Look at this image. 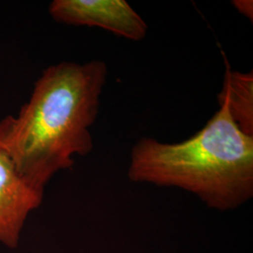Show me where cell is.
Instances as JSON below:
<instances>
[{"label": "cell", "instance_id": "6da1fadb", "mask_svg": "<svg viewBox=\"0 0 253 253\" xmlns=\"http://www.w3.org/2000/svg\"><path fill=\"white\" fill-rule=\"evenodd\" d=\"M107 75L101 60L51 65L18 115L0 121V149L37 188L44 190L56 172L71 168L74 156L92 151L90 128Z\"/></svg>", "mask_w": 253, "mask_h": 253}, {"label": "cell", "instance_id": "7a4b0ae2", "mask_svg": "<svg viewBox=\"0 0 253 253\" xmlns=\"http://www.w3.org/2000/svg\"><path fill=\"white\" fill-rule=\"evenodd\" d=\"M127 175L133 182L187 190L209 208L235 209L253 195V137L219 105L206 126L181 143L139 140Z\"/></svg>", "mask_w": 253, "mask_h": 253}, {"label": "cell", "instance_id": "3957f363", "mask_svg": "<svg viewBox=\"0 0 253 253\" xmlns=\"http://www.w3.org/2000/svg\"><path fill=\"white\" fill-rule=\"evenodd\" d=\"M49 13L58 23L100 27L133 42L144 40L148 29L145 20L125 0H54Z\"/></svg>", "mask_w": 253, "mask_h": 253}, {"label": "cell", "instance_id": "277c9868", "mask_svg": "<svg viewBox=\"0 0 253 253\" xmlns=\"http://www.w3.org/2000/svg\"><path fill=\"white\" fill-rule=\"evenodd\" d=\"M44 190L27 181L0 149V243L14 249L28 215L42 202Z\"/></svg>", "mask_w": 253, "mask_h": 253}, {"label": "cell", "instance_id": "5b68a950", "mask_svg": "<svg viewBox=\"0 0 253 253\" xmlns=\"http://www.w3.org/2000/svg\"><path fill=\"white\" fill-rule=\"evenodd\" d=\"M218 105H225L236 126L253 137V73L232 71L226 65Z\"/></svg>", "mask_w": 253, "mask_h": 253}, {"label": "cell", "instance_id": "8992f818", "mask_svg": "<svg viewBox=\"0 0 253 253\" xmlns=\"http://www.w3.org/2000/svg\"><path fill=\"white\" fill-rule=\"evenodd\" d=\"M233 5L240 13L253 22V2L252 0H235L233 1Z\"/></svg>", "mask_w": 253, "mask_h": 253}]
</instances>
